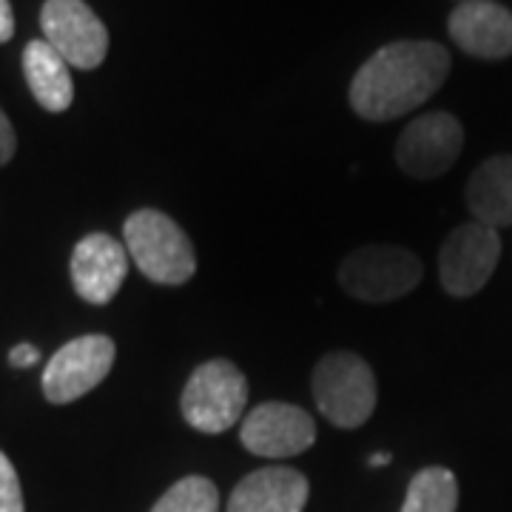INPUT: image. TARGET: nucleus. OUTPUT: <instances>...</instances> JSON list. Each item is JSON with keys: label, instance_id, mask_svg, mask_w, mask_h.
Masks as SVG:
<instances>
[{"label": "nucleus", "instance_id": "2eb2a0df", "mask_svg": "<svg viewBox=\"0 0 512 512\" xmlns=\"http://www.w3.org/2000/svg\"><path fill=\"white\" fill-rule=\"evenodd\" d=\"M23 74L29 83V92L52 114H60L72 106L74 83L69 63L57 55L46 40H32L23 49Z\"/></svg>", "mask_w": 512, "mask_h": 512}, {"label": "nucleus", "instance_id": "aec40b11", "mask_svg": "<svg viewBox=\"0 0 512 512\" xmlns=\"http://www.w3.org/2000/svg\"><path fill=\"white\" fill-rule=\"evenodd\" d=\"M37 359H40V353H37L35 345H29V342L15 345L12 353H9V365L12 367H32L37 365Z\"/></svg>", "mask_w": 512, "mask_h": 512}, {"label": "nucleus", "instance_id": "4468645a", "mask_svg": "<svg viewBox=\"0 0 512 512\" xmlns=\"http://www.w3.org/2000/svg\"><path fill=\"white\" fill-rule=\"evenodd\" d=\"M467 205L473 220L490 228L512 225V157L498 154L478 165L467 183Z\"/></svg>", "mask_w": 512, "mask_h": 512}, {"label": "nucleus", "instance_id": "dca6fc26", "mask_svg": "<svg viewBox=\"0 0 512 512\" xmlns=\"http://www.w3.org/2000/svg\"><path fill=\"white\" fill-rule=\"evenodd\" d=\"M458 481L444 467H424L407 487L402 512H456Z\"/></svg>", "mask_w": 512, "mask_h": 512}, {"label": "nucleus", "instance_id": "f03ea898", "mask_svg": "<svg viewBox=\"0 0 512 512\" xmlns=\"http://www.w3.org/2000/svg\"><path fill=\"white\" fill-rule=\"evenodd\" d=\"M126 251L157 285H185L197 271V251L183 228L157 208L134 211L123 228Z\"/></svg>", "mask_w": 512, "mask_h": 512}, {"label": "nucleus", "instance_id": "7ed1b4c3", "mask_svg": "<svg viewBox=\"0 0 512 512\" xmlns=\"http://www.w3.org/2000/svg\"><path fill=\"white\" fill-rule=\"evenodd\" d=\"M313 399L330 424L353 430L373 416L379 387L362 356L350 350H336L322 356L313 370Z\"/></svg>", "mask_w": 512, "mask_h": 512}, {"label": "nucleus", "instance_id": "9b49d317", "mask_svg": "<svg viewBox=\"0 0 512 512\" xmlns=\"http://www.w3.org/2000/svg\"><path fill=\"white\" fill-rule=\"evenodd\" d=\"M128 274V251L109 234H89L72 251V285L80 299L106 305L123 288Z\"/></svg>", "mask_w": 512, "mask_h": 512}, {"label": "nucleus", "instance_id": "f257e3e1", "mask_svg": "<svg viewBox=\"0 0 512 512\" xmlns=\"http://www.w3.org/2000/svg\"><path fill=\"white\" fill-rule=\"evenodd\" d=\"M450 74L447 49L433 40L382 46L350 83V106L359 117L384 123L404 117L439 92Z\"/></svg>", "mask_w": 512, "mask_h": 512}, {"label": "nucleus", "instance_id": "423d86ee", "mask_svg": "<svg viewBox=\"0 0 512 512\" xmlns=\"http://www.w3.org/2000/svg\"><path fill=\"white\" fill-rule=\"evenodd\" d=\"M43 40L74 69H97L109 55L106 23L83 0H46L40 12Z\"/></svg>", "mask_w": 512, "mask_h": 512}, {"label": "nucleus", "instance_id": "9d476101", "mask_svg": "<svg viewBox=\"0 0 512 512\" xmlns=\"http://www.w3.org/2000/svg\"><path fill=\"white\" fill-rule=\"evenodd\" d=\"M239 441L248 453L262 458H291L305 453L316 441L311 413L288 402L256 404L242 416Z\"/></svg>", "mask_w": 512, "mask_h": 512}, {"label": "nucleus", "instance_id": "20e7f679", "mask_svg": "<svg viewBox=\"0 0 512 512\" xmlns=\"http://www.w3.org/2000/svg\"><path fill=\"white\" fill-rule=\"evenodd\" d=\"M183 419L208 436H220L245 416L248 379L234 362L211 359L200 365L185 382Z\"/></svg>", "mask_w": 512, "mask_h": 512}, {"label": "nucleus", "instance_id": "f3484780", "mask_svg": "<svg viewBox=\"0 0 512 512\" xmlns=\"http://www.w3.org/2000/svg\"><path fill=\"white\" fill-rule=\"evenodd\" d=\"M151 512H220V493L208 478H180L174 487H168V493L151 507Z\"/></svg>", "mask_w": 512, "mask_h": 512}, {"label": "nucleus", "instance_id": "412c9836", "mask_svg": "<svg viewBox=\"0 0 512 512\" xmlns=\"http://www.w3.org/2000/svg\"><path fill=\"white\" fill-rule=\"evenodd\" d=\"M15 35V15H12V6L9 0H0V43L12 40Z\"/></svg>", "mask_w": 512, "mask_h": 512}, {"label": "nucleus", "instance_id": "0eeeda50", "mask_svg": "<svg viewBox=\"0 0 512 512\" xmlns=\"http://www.w3.org/2000/svg\"><path fill=\"white\" fill-rule=\"evenodd\" d=\"M117 348L109 336L89 333L66 342L49 359L43 370V396L52 404H69L83 399L89 390L103 382L111 373Z\"/></svg>", "mask_w": 512, "mask_h": 512}, {"label": "nucleus", "instance_id": "ddd939ff", "mask_svg": "<svg viewBox=\"0 0 512 512\" xmlns=\"http://www.w3.org/2000/svg\"><path fill=\"white\" fill-rule=\"evenodd\" d=\"M311 484L293 467H262L245 476L228 498V512H302Z\"/></svg>", "mask_w": 512, "mask_h": 512}, {"label": "nucleus", "instance_id": "1a4fd4ad", "mask_svg": "<svg viewBox=\"0 0 512 512\" xmlns=\"http://www.w3.org/2000/svg\"><path fill=\"white\" fill-rule=\"evenodd\" d=\"M464 146V128L447 111H430L404 128L396 163L413 180H433L450 171Z\"/></svg>", "mask_w": 512, "mask_h": 512}, {"label": "nucleus", "instance_id": "a211bd4d", "mask_svg": "<svg viewBox=\"0 0 512 512\" xmlns=\"http://www.w3.org/2000/svg\"><path fill=\"white\" fill-rule=\"evenodd\" d=\"M0 512H23L18 473L3 453H0Z\"/></svg>", "mask_w": 512, "mask_h": 512}, {"label": "nucleus", "instance_id": "f8f14e48", "mask_svg": "<svg viewBox=\"0 0 512 512\" xmlns=\"http://www.w3.org/2000/svg\"><path fill=\"white\" fill-rule=\"evenodd\" d=\"M447 29L467 55L484 60L512 55V12L495 0H464L453 9Z\"/></svg>", "mask_w": 512, "mask_h": 512}, {"label": "nucleus", "instance_id": "4be33fe9", "mask_svg": "<svg viewBox=\"0 0 512 512\" xmlns=\"http://www.w3.org/2000/svg\"><path fill=\"white\" fill-rule=\"evenodd\" d=\"M367 464H370V467H387V464H390V453H373Z\"/></svg>", "mask_w": 512, "mask_h": 512}, {"label": "nucleus", "instance_id": "6ab92c4d", "mask_svg": "<svg viewBox=\"0 0 512 512\" xmlns=\"http://www.w3.org/2000/svg\"><path fill=\"white\" fill-rule=\"evenodd\" d=\"M18 151V137H15V128L9 123V117L0 109V165H6Z\"/></svg>", "mask_w": 512, "mask_h": 512}, {"label": "nucleus", "instance_id": "6e6552de", "mask_svg": "<svg viewBox=\"0 0 512 512\" xmlns=\"http://www.w3.org/2000/svg\"><path fill=\"white\" fill-rule=\"evenodd\" d=\"M501 259L498 231L481 222H464L447 237L439 254V276L444 291L450 296H473L493 276Z\"/></svg>", "mask_w": 512, "mask_h": 512}, {"label": "nucleus", "instance_id": "39448f33", "mask_svg": "<svg viewBox=\"0 0 512 512\" xmlns=\"http://www.w3.org/2000/svg\"><path fill=\"white\" fill-rule=\"evenodd\" d=\"M424 276L421 259L399 245H365L339 265L342 288L362 302H396L413 291Z\"/></svg>", "mask_w": 512, "mask_h": 512}]
</instances>
